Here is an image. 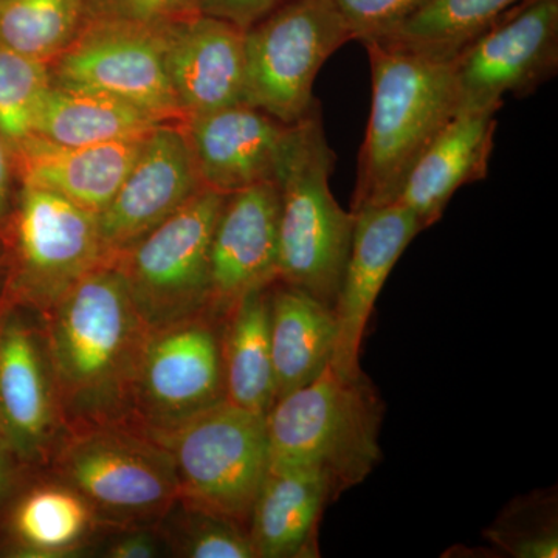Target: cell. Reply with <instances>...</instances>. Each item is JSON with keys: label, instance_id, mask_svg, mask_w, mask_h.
<instances>
[{"label": "cell", "instance_id": "27", "mask_svg": "<svg viewBox=\"0 0 558 558\" xmlns=\"http://www.w3.org/2000/svg\"><path fill=\"white\" fill-rule=\"evenodd\" d=\"M86 499L65 488H39L21 502L14 529L28 546L53 553L73 545L86 531Z\"/></svg>", "mask_w": 558, "mask_h": 558}, {"label": "cell", "instance_id": "25", "mask_svg": "<svg viewBox=\"0 0 558 558\" xmlns=\"http://www.w3.org/2000/svg\"><path fill=\"white\" fill-rule=\"evenodd\" d=\"M520 2L523 0H427L395 31L369 43L450 64Z\"/></svg>", "mask_w": 558, "mask_h": 558}, {"label": "cell", "instance_id": "5", "mask_svg": "<svg viewBox=\"0 0 558 558\" xmlns=\"http://www.w3.org/2000/svg\"><path fill=\"white\" fill-rule=\"evenodd\" d=\"M149 436L171 454L179 498L191 510L250 523L269 469L266 414L222 400Z\"/></svg>", "mask_w": 558, "mask_h": 558}, {"label": "cell", "instance_id": "24", "mask_svg": "<svg viewBox=\"0 0 558 558\" xmlns=\"http://www.w3.org/2000/svg\"><path fill=\"white\" fill-rule=\"evenodd\" d=\"M226 317L222 332L226 400L267 416L275 403L270 286L247 293L227 312Z\"/></svg>", "mask_w": 558, "mask_h": 558}, {"label": "cell", "instance_id": "1", "mask_svg": "<svg viewBox=\"0 0 558 558\" xmlns=\"http://www.w3.org/2000/svg\"><path fill=\"white\" fill-rule=\"evenodd\" d=\"M49 310L46 359L58 416L75 433L123 425L153 329L112 256L73 282Z\"/></svg>", "mask_w": 558, "mask_h": 558}, {"label": "cell", "instance_id": "22", "mask_svg": "<svg viewBox=\"0 0 558 558\" xmlns=\"http://www.w3.org/2000/svg\"><path fill=\"white\" fill-rule=\"evenodd\" d=\"M337 343L333 307L292 286H270V351L275 402L317 379Z\"/></svg>", "mask_w": 558, "mask_h": 558}, {"label": "cell", "instance_id": "13", "mask_svg": "<svg viewBox=\"0 0 558 558\" xmlns=\"http://www.w3.org/2000/svg\"><path fill=\"white\" fill-rule=\"evenodd\" d=\"M204 190L180 123H161L143 138L137 159L98 215L106 255L130 247Z\"/></svg>", "mask_w": 558, "mask_h": 558}, {"label": "cell", "instance_id": "7", "mask_svg": "<svg viewBox=\"0 0 558 558\" xmlns=\"http://www.w3.org/2000/svg\"><path fill=\"white\" fill-rule=\"evenodd\" d=\"M227 194L201 190L170 218L113 255L150 329L209 307V264Z\"/></svg>", "mask_w": 558, "mask_h": 558}, {"label": "cell", "instance_id": "9", "mask_svg": "<svg viewBox=\"0 0 558 558\" xmlns=\"http://www.w3.org/2000/svg\"><path fill=\"white\" fill-rule=\"evenodd\" d=\"M461 109H501L556 75L558 0H523L450 62Z\"/></svg>", "mask_w": 558, "mask_h": 558}, {"label": "cell", "instance_id": "28", "mask_svg": "<svg viewBox=\"0 0 558 558\" xmlns=\"http://www.w3.org/2000/svg\"><path fill=\"white\" fill-rule=\"evenodd\" d=\"M51 81L50 65L0 44V135L7 146L32 134L33 119Z\"/></svg>", "mask_w": 558, "mask_h": 558}, {"label": "cell", "instance_id": "33", "mask_svg": "<svg viewBox=\"0 0 558 558\" xmlns=\"http://www.w3.org/2000/svg\"><path fill=\"white\" fill-rule=\"evenodd\" d=\"M288 0H201V13L219 17L247 31Z\"/></svg>", "mask_w": 558, "mask_h": 558}, {"label": "cell", "instance_id": "3", "mask_svg": "<svg viewBox=\"0 0 558 558\" xmlns=\"http://www.w3.org/2000/svg\"><path fill=\"white\" fill-rule=\"evenodd\" d=\"M381 418L384 402L369 377L329 363L317 379L271 405L269 465L314 470L337 499L379 464Z\"/></svg>", "mask_w": 558, "mask_h": 558}, {"label": "cell", "instance_id": "15", "mask_svg": "<svg viewBox=\"0 0 558 558\" xmlns=\"http://www.w3.org/2000/svg\"><path fill=\"white\" fill-rule=\"evenodd\" d=\"M204 189L229 194L275 182L295 124L253 106H230L180 123Z\"/></svg>", "mask_w": 558, "mask_h": 558}, {"label": "cell", "instance_id": "4", "mask_svg": "<svg viewBox=\"0 0 558 558\" xmlns=\"http://www.w3.org/2000/svg\"><path fill=\"white\" fill-rule=\"evenodd\" d=\"M336 156L319 113L300 121L277 172L278 281L333 307L351 252L355 216L329 186Z\"/></svg>", "mask_w": 558, "mask_h": 558}, {"label": "cell", "instance_id": "19", "mask_svg": "<svg viewBox=\"0 0 558 558\" xmlns=\"http://www.w3.org/2000/svg\"><path fill=\"white\" fill-rule=\"evenodd\" d=\"M497 109H459L411 170L399 204L416 216L422 230L442 218L461 186L486 179Z\"/></svg>", "mask_w": 558, "mask_h": 558}, {"label": "cell", "instance_id": "16", "mask_svg": "<svg viewBox=\"0 0 558 558\" xmlns=\"http://www.w3.org/2000/svg\"><path fill=\"white\" fill-rule=\"evenodd\" d=\"M279 193L260 182L227 196L209 264V310L226 315L253 290L278 281Z\"/></svg>", "mask_w": 558, "mask_h": 558}, {"label": "cell", "instance_id": "11", "mask_svg": "<svg viewBox=\"0 0 558 558\" xmlns=\"http://www.w3.org/2000/svg\"><path fill=\"white\" fill-rule=\"evenodd\" d=\"M17 286L51 306L83 275L110 258L98 216L53 191L22 185L14 213Z\"/></svg>", "mask_w": 558, "mask_h": 558}, {"label": "cell", "instance_id": "6", "mask_svg": "<svg viewBox=\"0 0 558 558\" xmlns=\"http://www.w3.org/2000/svg\"><path fill=\"white\" fill-rule=\"evenodd\" d=\"M352 36L329 0H288L244 31L245 105L286 124L317 112L315 78Z\"/></svg>", "mask_w": 558, "mask_h": 558}, {"label": "cell", "instance_id": "29", "mask_svg": "<svg viewBox=\"0 0 558 558\" xmlns=\"http://www.w3.org/2000/svg\"><path fill=\"white\" fill-rule=\"evenodd\" d=\"M557 505L550 494H532L513 501L487 537L499 549L517 558L558 556Z\"/></svg>", "mask_w": 558, "mask_h": 558}, {"label": "cell", "instance_id": "36", "mask_svg": "<svg viewBox=\"0 0 558 558\" xmlns=\"http://www.w3.org/2000/svg\"><path fill=\"white\" fill-rule=\"evenodd\" d=\"M10 446L7 442L5 432H3L2 422H0V495L5 490L9 484V453Z\"/></svg>", "mask_w": 558, "mask_h": 558}, {"label": "cell", "instance_id": "26", "mask_svg": "<svg viewBox=\"0 0 558 558\" xmlns=\"http://www.w3.org/2000/svg\"><path fill=\"white\" fill-rule=\"evenodd\" d=\"M92 17L90 0H0V44L51 65Z\"/></svg>", "mask_w": 558, "mask_h": 558}, {"label": "cell", "instance_id": "23", "mask_svg": "<svg viewBox=\"0 0 558 558\" xmlns=\"http://www.w3.org/2000/svg\"><path fill=\"white\" fill-rule=\"evenodd\" d=\"M159 124L106 92L51 81L33 119L32 134L60 145H102L146 137Z\"/></svg>", "mask_w": 558, "mask_h": 558}, {"label": "cell", "instance_id": "30", "mask_svg": "<svg viewBox=\"0 0 558 558\" xmlns=\"http://www.w3.org/2000/svg\"><path fill=\"white\" fill-rule=\"evenodd\" d=\"M427 0H329L351 33L365 44L395 31Z\"/></svg>", "mask_w": 558, "mask_h": 558}, {"label": "cell", "instance_id": "14", "mask_svg": "<svg viewBox=\"0 0 558 558\" xmlns=\"http://www.w3.org/2000/svg\"><path fill=\"white\" fill-rule=\"evenodd\" d=\"M355 216L351 252L333 314L337 343L330 365L343 374L360 373V349L374 304L402 253L421 233L416 216L395 204L352 213Z\"/></svg>", "mask_w": 558, "mask_h": 558}, {"label": "cell", "instance_id": "18", "mask_svg": "<svg viewBox=\"0 0 558 558\" xmlns=\"http://www.w3.org/2000/svg\"><path fill=\"white\" fill-rule=\"evenodd\" d=\"M143 138L69 146L31 134L7 148L22 185L53 191L98 216L137 159Z\"/></svg>", "mask_w": 558, "mask_h": 558}, {"label": "cell", "instance_id": "12", "mask_svg": "<svg viewBox=\"0 0 558 558\" xmlns=\"http://www.w3.org/2000/svg\"><path fill=\"white\" fill-rule=\"evenodd\" d=\"M226 400L222 333L205 318L150 330L135 384V402L150 433L167 429Z\"/></svg>", "mask_w": 558, "mask_h": 558}, {"label": "cell", "instance_id": "10", "mask_svg": "<svg viewBox=\"0 0 558 558\" xmlns=\"http://www.w3.org/2000/svg\"><path fill=\"white\" fill-rule=\"evenodd\" d=\"M65 478L86 501L113 513H153L179 498L174 462L148 436L123 425L75 433L61 458Z\"/></svg>", "mask_w": 558, "mask_h": 558}, {"label": "cell", "instance_id": "8", "mask_svg": "<svg viewBox=\"0 0 558 558\" xmlns=\"http://www.w3.org/2000/svg\"><path fill=\"white\" fill-rule=\"evenodd\" d=\"M165 27L92 17L50 65L51 78L106 92L160 123L185 120L168 76Z\"/></svg>", "mask_w": 558, "mask_h": 558}, {"label": "cell", "instance_id": "21", "mask_svg": "<svg viewBox=\"0 0 558 558\" xmlns=\"http://www.w3.org/2000/svg\"><path fill=\"white\" fill-rule=\"evenodd\" d=\"M58 417L47 359L20 319L0 329V422L11 453L28 459L43 451Z\"/></svg>", "mask_w": 558, "mask_h": 558}, {"label": "cell", "instance_id": "32", "mask_svg": "<svg viewBox=\"0 0 558 558\" xmlns=\"http://www.w3.org/2000/svg\"><path fill=\"white\" fill-rule=\"evenodd\" d=\"M94 17H113L140 24H175L201 13V0H90Z\"/></svg>", "mask_w": 558, "mask_h": 558}, {"label": "cell", "instance_id": "34", "mask_svg": "<svg viewBox=\"0 0 558 558\" xmlns=\"http://www.w3.org/2000/svg\"><path fill=\"white\" fill-rule=\"evenodd\" d=\"M157 545L153 537L146 534L128 535L119 539L109 549V557L116 558H149L157 556Z\"/></svg>", "mask_w": 558, "mask_h": 558}, {"label": "cell", "instance_id": "2", "mask_svg": "<svg viewBox=\"0 0 558 558\" xmlns=\"http://www.w3.org/2000/svg\"><path fill=\"white\" fill-rule=\"evenodd\" d=\"M373 106L351 213L398 202L422 154L461 109L449 62L365 43Z\"/></svg>", "mask_w": 558, "mask_h": 558}, {"label": "cell", "instance_id": "20", "mask_svg": "<svg viewBox=\"0 0 558 558\" xmlns=\"http://www.w3.org/2000/svg\"><path fill=\"white\" fill-rule=\"evenodd\" d=\"M333 501L328 481L314 470L269 465L250 515L255 557H319V521Z\"/></svg>", "mask_w": 558, "mask_h": 558}, {"label": "cell", "instance_id": "17", "mask_svg": "<svg viewBox=\"0 0 558 558\" xmlns=\"http://www.w3.org/2000/svg\"><path fill=\"white\" fill-rule=\"evenodd\" d=\"M165 40L168 76L185 120L245 102L242 28L199 13L165 25Z\"/></svg>", "mask_w": 558, "mask_h": 558}, {"label": "cell", "instance_id": "31", "mask_svg": "<svg viewBox=\"0 0 558 558\" xmlns=\"http://www.w3.org/2000/svg\"><path fill=\"white\" fill-rule=\"evenodd\" d=\"M196 512V510H193ZM193 532L183 543L185 556L191 558H253L248 531L222 517L196 512Z\"/></svg>", "mask_w": 558, "mask_h": 558}, {"label": "cell", "instance_id": "35", "mask_svg": "<svg viewBox=\"0 0 558 558\" xmlns=\"http://www.w3.org/2000/svg\"><path fill=\"white\" fill-rule=\"evenodd\" d=\"M9 148L0 135V220L9 215L11 202V180H13Z\"/></svg>", "mask_w": 558, "mask_h": 558}]
</instances>
